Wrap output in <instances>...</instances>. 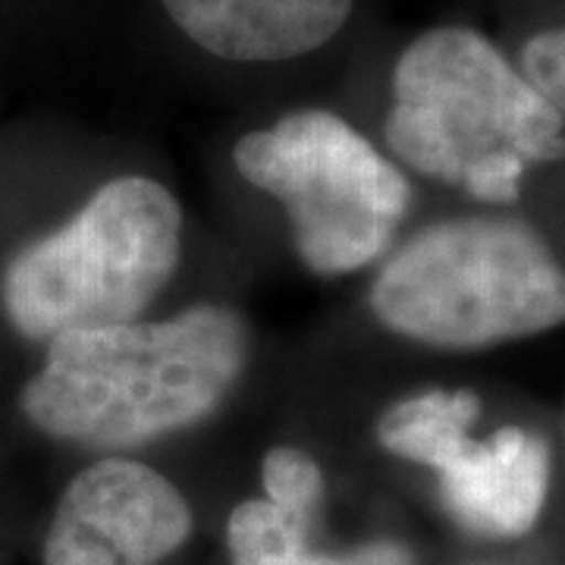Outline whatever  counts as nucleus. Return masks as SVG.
<instances>
[{
	"mask_svg": "<svg viewBox=\"0 0 565 565\" xmlns=\"http://www.w3.org/2000/svg\"><path fill=\"white\" fill-rule=\"evenodd\" d=\"M248 330L221 305L158 323L70 330L47 343L20 408L41 434L120 449L207 418L243 374Z\"/></svg>",
	"mask_w": 565,
	"mask_h": 565,
	"instance_id": "1",
	"label": "nucleus"
},
{
	"mask_svg": "<svg viewBox=\"0 0 565 565\" xmlns=\"http://www.w3.org/2000/svg\"><path fill=\"white\" fill-rule=\"evenodd\" d=\"M386 145L481 202H515L527 163L565 158L563 114L478 32L440 25L393 70Z\"/></svg>",
	"mask_w": 565,
	"mask_h": 565,
	"instance_id": "2",
	"label": "nucleus"
},
{
	"mask_svg": "<svg viewBox=\"0 0 565 565\" xmlns=\"http://www.w3.org/2000/svg\"><path fill=\"white\" fill-rule=\"evenodd\" d=\"M384 327L444 349H478L565 323V267L522 221L437 223L399 248L371 286Z\"/></svg>",
	"mask_w": 565,
	"mask_h": 565,
	"instance_id": "3",
	"label": "nucleus"
},
{
	"mask_svg": "<svg viewBox=\"0 0 565 565\" xmlns=\"http://www.w3.org/2000/svg\"><path fill=\"white\" fill-rule=\"evenodd\" d=\"M177 199L148 177H117L51 236L3 267L0 308L25 340L132 323L180 264Z\"/></svg>",
	"mask_w": 565,
	"mask_h": 565,
	"instance_id": "4",
	"label": "nucleus"
},
{
	"mask_svg": "<svg viewBox=\"0 0 565 565\" xmlns=\"http://www.w3.org/2000/svg\"><path fill=\"white\" fill-rule=\"evenodd\" d=\"M233 161L286 207L302 262L327 277L374 262L412 199L399 167L330 110H296L248 132Z\"/></svg>",
	"mask_w": 565,
	"mask_h": 565,
	"instance_id": "5",
	"label": "nucleus"
},
{
	"mask_svg": "<svg viewBox=\"0 0 565 565\" xmlns=\"http://www.w3.org/2000/svg\"><path fill=\"white\" fill-rule=\"evenodd\" d=\"M189 534V503L161 471L102 459L63 490L44 537V565H158Z\"/></svg>",
	"mask_w": 565,
	"mask_h": 565,
	"instance_id": "6",
	"label": "nucleus"
},
{
	"mask_svg": "<svg viewBox=\"0 0 565 565\" xmlns=\"http://www.w3.org/2000/svg\"><path fill=\"white\" fill-rule=\"evenodd\" d=\"M434 471L459 525L484 537H519L546 503L550 449L522 427H500L487 440L465 437Z\"/></svg>",
	"mask_w": 565,
	"mask_h": 565,
	"instance_id": "7",
	"label": "nucleus"
},
{
	"mask_svg": "<svg viewBox=\"0 0 565 565\" xmlns=\"http://www.w3.org/2000/svg\"><path fill=\"white\" fill-rule=\"evenodd\" d=\"M170 20L207 54L277 63L318 51L349 20L355 0H161Z\"/></svg>",
	"mask_w": 565,
	"mask_h": 565,
	"instance_id": "8",
	"label": "nucleus"
},
{
	"mask_svg": "<svg viewBox=\"0 0 565 565\" xmlns=\"http://www.w3.org/2000/svg\"><path fill=\"white\" fill-rule=\"evenodd\" d=\"M311 527L270 500H245L230 515L226 541L236 565H412L405 546L386 541L321 553L311 546Z\"/></svg>",
	"mask_w": 565,
	"mask_h": 565,
	"instance_id": "9",
	"label": "nucleus"
},
{
	"mask_svg": "<svg viewBox=\"0 0 565 565\" xmlns=\"http://www.w3.org/2000/svg\"><path fill=\"white\" fill-rule=\"evenodd\" d=\"M481 415V399L468 390H427L399 399L377 424V440L386 452L437 468L449 449L471 437V424Z\"/></svg>",
	"mask_w": 565,
	"mask_h": 565,
	"instance_id": "10",
	"label": "nucleus"
},
{
	"mask_svg": "<svg viewBox=\"0 0 565 565\" xmlns=\"http://www.w3.org/2000/svg\"><path fill=\"white\" fill-rule=\"evenodd\" d=\"M262 478L270 503L292 519L315 525L323 503V475L311 456L296 446H277L264 456Z\"/></svg>",
	"mask_w": 565,
	"mask_h": 565,
	"instance_id": "11",
	"label": "nucleus"
},
{
	"mask_svg": "<svg viewBox=\"0 0 565 565\" xmlns=\"http://www.w3.org/2000/svg\"><path fill=\"white\" fill-rule=\"evenodd\" d=\"M522 76L565 120V29H550L527 41L522 51Z\"/></svg>",
	"mask_w": 565,
	"mask_h": 565,
	"instance_id": "12",
	"label": "nucleus"
}]
</instances>
